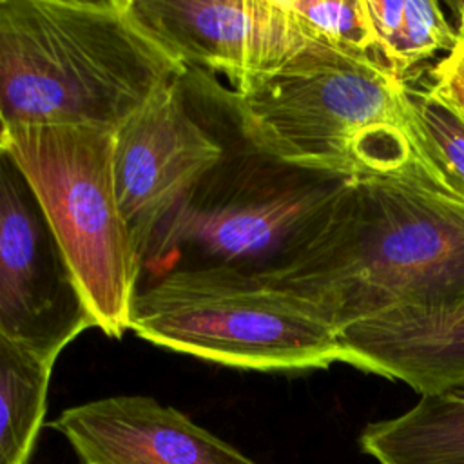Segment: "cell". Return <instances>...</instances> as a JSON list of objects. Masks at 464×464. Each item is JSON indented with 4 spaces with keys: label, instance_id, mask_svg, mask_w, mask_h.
<instances>
[{
    "label": "cell",
    "instance_id": "6",
    "mask_svg": "<svg viewBox=\"0 0 464 464\" xmlns=\"http://www.w3.org/2000/svg\"><path fill=\"white\" fill-rule=\"evenodd\" d=\"M129 330L241 370L306 372L341 362L337 332L288 295L216 276L170 274L138 288Z\"/></svg>",
    "mask_w": 464,
    "mask_h": 464
},
{
    "label": "cell",
    "instance_id": "10",
    "mask_svg": "<svg viewBox=\"0 0 464 464\" xmlns=\"http://www.w3.org/2000/svg\"><path fill=\"white\" fill-rule=\"evenodd\" d=\"M49 426L69 442L80 464H259L147 395L82 402Z\"/></svg>",
    "mask_w": 464,
    "mask_h": 464
},
{
    "label": "cell",
    "instance_id": "8",
    "mask_svg": "<svg viewBox=\"0 0 464 464\" xmlns=\"http://www.w3.org/2000/svg\"><path fill=\"white\" fill-rule=\"evenodd\" d=\"M132 16L181 65L237 89L286 65L312 38L285 0H129Z\"/></svg>",
    "mask_w": 464,
    "mask_h": 464
},
{
    "label": "cell",
    "instance_id": "12",
    "mask_svg": "<svg viewBox=\"0 0 464 464\" xmlns=\"http://www.w3.org/2000/svg\"><path fill=\"white\" fill-rule=\"evenodd\" d=\"M357 442L377 464H464V401L420 397L395 417L368 422Z\"/></svg>",
    "mask_w": 464,
    "mask_h": 464
},
{
    "label": "cell",
    "instance_id": "17",
    "mask_svg": "<svg viewBox=\"0 0 464 464\" xmlns=\"http://www.w3.org/2000/svg\"><path fill=\"white\" fill-rule=\"evenodd\" d=\"M426 91L464 118V54L448 53L431 69V83Z\"/></svg>",
    "mask_w": 464,
    "mask_h": 464
},
{
    "label": "cell",
    "instance_id": "14",
    "mask_svg": "<svg viewBox=\"0 0 464 464\" xmlns=\"http://www.w3.org/2000/svg\"><path fill=\"white\" fill-rule=\"evenodd\" d=\"M377 38V56L397 78L404 80L420 62L439 51L451 53L455 31L439 2L431 0H364Z\"/></svg>",
    "mask_w": 464,
    "mask_h": 464
},
{
    "label": "cell",
    "instance_id": "18",
    "mask_svg": "<svg viewBox=\"0 0 464 464\" xmlns=\"http://www.w3.org/2000/svg\"><path fill=\"white\" fill-rule=\"evenodd\" d=\"M451 51L462 53L464 54V4L460 5V13H459V27L455 31V45Z\"/></svg>",
    "mask_w": 464,
    "mask_h": 464
},
{
    "label": "cell",
    "instance_id": "19",
    "mask_svg": "<svg viewBox=\"0 0 464 464\" xmlns=\"http://www.w3.org/2000/svg\"><path fill=\"white\" fill-rule=\"evenodd\" d=\"M450 395L459 397V399H462V401H464V386H462V388H459V390H455V392H450Z\"/></svg>",
    "mask_w": 464,
    "mask_h": 464
},
{
    "label": "cell",
    "instance_id": "15",
    "mask_svg": "<svg viewBox=\"0 0 464 464\" xmlns=\"http://www.w3.org/2000/svg\"><path fill=\"white\" fill-rule=\"evenodd\" d=\"M285 4L312 40L379 60L364 0H285Z\"/></svg>",
    "mask_w": 464,
    "mask_h": 464
},
{
    "label": "cell",
    "instance_id": "7",
    "mask_svg": "<svg viewBox=\"0 0 464 464\" xmlns=\"http://www.w3.org/2000/svg\"><path fill=\"white\" fill-rule=\"evenodd\" d=\"M96 321L47 212L5 143L0 145V335L54 364Z\"/></svg>",
    "mask_w": 464,
    "mask_h": 464
},
{
    "label": "cell",
    "instance_id": "5",
    "mask_svg": "<svg viewBox=\"0 0 464 464\" xmlns=\"http://www.w3.org/2000/svg\"><path fill=\"white\" fill-rule=\"evenodd\" d=\"M112 134L45 125L9 130L4 143L31 179L96 326L120 339L129 330L140 263L116 196Z\"/></svg>",
    "mask_w": 464,
    "mask_h": 464
},
{
    "label": "cell",
    "instance_id": "16",
    "mask_svg": "<svg viewBox=\"0 0 464 464\" xmlns=\"http://www.w3.org/2000/svg\"><path fill=\"white\" fill-rule=\"evenodd\" d=\"M408 98L444 183L464 201V118L428 91L408 85Z\"/></svg>",
    "mask_w": 464,
    "mask_h": 464
},
{
    "label": "cell",
    "instance_id": "13",
    "mask_svg": "<svg viewBox=\"0 0 464 464\" xmlns=\"http://www.w3.org/2000/svg\"><path fill=\"white\" fill-rule=\"evenodd\" d=\"M51 362L0 335V464H29L47 411Z\"/></svg>",
    "mask_w": 464,
    "mask_h": 464
},
{
    "label": "cell",
    "instance_id": "4",
    "mask_svg": "<svg viewBox=\"0 0 464 464\" xmlns=\"http://www.w3.org/2000/svg\"><path fill=\"white\" fill-rule=\"evenodd\" d=\"M234 92L265 141L290 161L350 179L420 169L453 196L420 132L406 80L375 58L312 40L286 65Z\"/></svg>",
    "mask_w": 464,
    "mask_h": 464
},
{
    "label": "cell",
    "instance_id": "3",
    "mask_svg": "<svg viewBox=\"0 0 464 464\" xmlns=\"http://www.w3.org/2000/svg\"><path fill=\"white\" fill-rule=\"evenodd\" d=\"M183 69L132 16L129 0H0L5 132L116 130Z\"/></svg>",
    "mask_w": 464,
    "mask_h": 464
},
{
    "label": "cell",
    "instance_id": "9",
    "mask_svg": "<svg viewBox=\"0 0 464 464\" xmlns=\"http://www.w3.org/2000/svg\"><path fill=\"white\" fill-rule=\"evenodd\" d=\"M181 72L112 134L116 196L134 245L221 156L219 141L183 89Z\"/></svg>",
    "mask_w": 464,
    "mask_h": 464
},
{
    "label": "cell",
    "instance_id": "1",
    "mask_svg": "<svg viewBox=\"0 0 464 464\" xmlns=\"http://www.w3.org/2000/svg\"><path fill=\"white\" fill-rule=\"evenodd\" d=\"M181 82L221 156L136 239L138 288L201 274L279 290L353 179L279 156L216 74L185 67Z\"/></svg>",
    "mask_w": 464,
    "mask_h": 464
},
{
    "label": "cell",
    "instance_id": "20",
    "mask_svg": "<svg viewBox=\"0 0 464 464\" xmlns=\"http://www.w3.org/2000/svg\"><path fill=\"white\" fill-rule=\"evenodd\" d=\"M4 138H5V129H4V125H2V121H0V145L4 143Z\"/></svg>",
    "mask_w": 464,
    "mask_h": 464
},
{
    "label": "cell",
    "instance_id": "2",
    "mask_svg": "<svg viewBox=\"0 0 464 464\" xmlns=\"http://www.w3.org/2000/svg\"><path fill=\"white\" fill-rule=\"evenodd\" d=\"M337 334L464 308V201L420 169L348 183L297 272L274 290Z\"/></svg>",
    "mask_w": 464,
    "mask_h": 464
},
{
    "label": "cell",
    "instance_id": "11",
    "mask_svg": "<svg viewBox=\"0 0 464 464\" xmlns=\"http://www.w3.org/2000/svg\"><path fill=\"white\" fill-rule=\"evenodd\" d=\"M341 362L408 384L420 397L464 386V308L384 315L337 334Z\"/></svg>",
    "mask_w": 464,
    "mask_h": 464
}]
</instances>
